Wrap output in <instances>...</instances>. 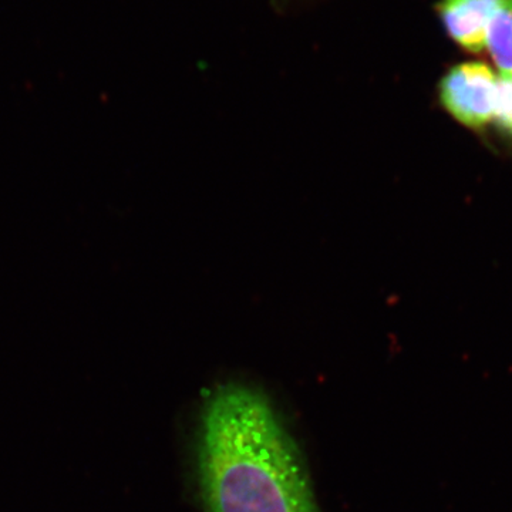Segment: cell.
Instances as JSON below:
<instances>
[{
  "mask_svg": "<svg viewBox=\"0 0 512 512\" xmlns=\"http://www.w3.org/2000/svg\"><path fill=\"white\" fill-rule=\"evenodd\" d=\"M205 512H322L299 447L261 390L220 384L198 429Z\"/></svg>",
  "mask_w": 512,
  "mask_h": 512,
  "instance_id": "obj_1",
  "label": "cell"
},
{
  "mask_svg": "<svg viewBox=\"0 0 512 512\" xmlns=\"http://www.w3.org/2000/svg\"><path fill=\"white\" fill-rule=\"evenodd\" d=\"M497 80L487 64H458L441 80V103L464 126L484 127L494 117Z\"/></svg>",
  "mask_w": 512,
  "mask_h": 512,
  "instance_id": "obj_2",
  "label": "cell"
},
{
  "mask_svg": "<svg viewBox=\"0 0 512 512\" xmlns=\"http://www.w3.org/2000/svg\"><path fill=\"white\" fill-rule=\"evenodd\" d=\"M504 0H443L440 16L448 35L470 52L485 47L488 25Z\"/></svg>",
  "mask_w": 512,
  "mask_h": 512,
  "instance_id": "obj_3",
  "label": "cell"
},
{
  "mask_svg": "<svg viewBox=\"0 0 512 512\" xmlns=\"http://www.w3.org/2000/svg\"><path fill=\"white\" fill-rule=\"evenodd\" d=\"M485 47L501 76H512V0H504L495 12L485 33Z\"/></svg>",
  "mask_w": 512,
  "mask_h": 512,
  "instance_id": "obj_4",
  "label": "cell"
},
{
  "mask_svg": "<svg viewBox=\"0 0 512 512\" xmlns=\"http://www.w3.org/2000/svg\"><path fill=\"white\" fill-rule=\"evenodd\" d=\"M494 117L512 133V76H501L497 80Z\"/></svg>",
  "mask_w": 512,
  "mask_h": 512,
  "instance_id": "obj_5",
  "label": "cell"
}]
</instances>
